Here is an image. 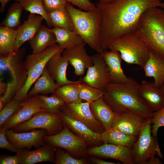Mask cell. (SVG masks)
Instances as JSON below:
<instances>
[{
  "label": "cell",
  "instance_id": "obj_2",
  "mask_svg": "<svg viewBox=\"0 0 164 164\" xmlns=\"http://www.w3.org/2000/svg\"><path fill=\"white\" fill-rule=\"evenodd\" d=\"M139 85L132 78L124 84L110 82L104 88L103 99L113 111L119 114L129 113L145 118H152L154 112L141 97Z\"/></svg>",
  "mask_w": 164,
  "mask_h": 164
},
{
  "label": "cell",
  "instance_id": "obj_5",
  "mask_svg": "<svg viewBox=\"0 0 164 164\" xmlns=\"http://www.w3.org/2000/svg\"><path fill=\"white\" fill-rule=\"evenodd\" d=\"M108 48L119 52L126 63L143 68L149 57L151 49L135 32L127 33L112 41Z\"/></svg>",
  "mask_w": 164,
  "mask_h": 164
},
{
  "label": "cell",
  "instance_id": "obj_16",
  "mask_svg": "<svg viewBox=\"0 0 164 164\" xmlns=\"http://www.w3.org/2000/svg\"><path fill=\"white\" fill-rule=\"evenodd\" d=\"M45 130L34 129L31 132H15L12 129L6 131L9 140L18 149L36 147L43 143Z\"/></svg>",
  "mask_w": 164,
  "mask_h": 164
},
{
  "label": "cell",
  "instance_id": "obj_42",
  "mask_svg": "<svg viewBox=\"0 0 164 164\" xmlns=\"http://www.w3.org/2000/svg\"><path fill=\"white\" fill-rule=\"evenodd\" d=\"M45 8L48 13L55 9L64 7L65 0H42Z\"/></svg>",
  "mask_w": 164,
  "mask_h": 164
},
{
  "label": "cell",
  "instance_id": "obj_31",
  "mask_svg": "<svg viewBox=\"0 0 164 164\" xmlns=\"http://www.w3.org/2000/svg\"><path fill=\"white\" fill-rule=\"evenodd\" d=\"M81 80L75 83L66 84L59 87L54 94L61 98L66 104L78 103L83 100L79 97L78 84Z\"/></svg>",
  "mask_w": 164,
  "mask_h": 164
},
{
  "label": "cell",
  "instance_id": "obj_4",
  "mask_svg": "<svg viewBox=\"0 0 164 164\" xmlns=\"http://www.w3.org/2000/svg\"><path fill=\"white\" fill-rule=\"evenodd\" d=\"M135 34L164 60V10L158 7L147 9L142 15Z\"/></svg>",
  "mask_w": 164,
  "mask_h": 164
},
{
  "label": "cell",
  "instance_id": "obj_29",
  "mask_svg": "<svg viewBox=\"0 0 164 164\" xmlns=\"http://www.w3.org/2000/svg\"><path fill=\"white\" fill-rule=\"evenodd\" d=\"M102 140L105 143L132 147L138 137L126 134L112 127L101 134Z\"/></svg>",
  "mask_w": 164,
  "mask_h": 164
},
{
  "label": "cell",
  "instance_id": "obj_11",
  "mask_svg": "<svg viewBox=\"0 0 164 164\" xmlns=\"http://www.w3.org/2000/svg\"><path fill=\"white\" fill-rule=\"evenodd\" d=\"M60 109L63 113L83 123L94 132L101 134L105 130L93 115L89 102L66 104Z\"/></svg>",
  "mask_w": 164,
  "mask_h": 164
},
{
  "label": "cell",
  "instance_id": "obj_36",
  "mask_svg": "<svg viewBox=\"0 0 164 164\" xmlns=\"http://www.w3.org/2000/svg\"><path fill=\"white\" fill-rule=\"evenodd\" d=\"M48 96L39 95L43 103V109L46 112L52 114H58L61 107L66 104L60 97L54 94Z\"/></svg>",
  "mask_w": 164,
  "mask_h": 164
},
{
  "label": "cell",
  "instance_id": "obj_24",
  "mask_svg": "<svg viewBox=\"0 0 164 164\" xmlns=\"http://www.w3.org/2000/svg\"><path fill=\"white\" fill-rule=\"evenodd\" d=\"M143 69L145 76L154 78V84L160 87L164 83V60L151 49L149 57Z\"/></svg>",
  "mask_w": 164,
  "mask_h": 164
},
{
  "label": "cell",
  "instance_id": "obj_25",
  "mask_svg": "<svg viewBox=\"0 0 164 164\" xmlns=\"http://www.w3.org/2000/svg\"><path fill=\"white\" fill-rule=\"evenodd\" d=\"M91 111L105 130L112 127L113 123L119 114L114 112L105 103L103 97L90 103Z\"/></svg>",
  "mask_w": 164,
  "mask_h": 164
},
{
  "label": "cell",
  "instance_id": "obj_17",
  "mask_svg": "<svg viewBox=\"0 0 164 164\" xmlns=\"http://www.w3.org/2000/svg\"><path fill=\"white\" fill-rule=\"evenodd\" d=\"M100 54L108 67L110 82L124 84L129 82L132 78L127 77L121 67L122 59L120 53L114 50L103 51Z\"/></svg>",
  "mask_w": 164,
  "mask_h": 164
},
{
  "label": "cell",
  "instance_id": "obj_14",
  "mask_svg": "<svg viewBox=\"0 0 164 164\" xmlns=\"http://www.w3.org/2000/svg\"><path fill=\"white\" fill-rule=\"evenodd\" d=\"M91 155L114 159L124 164H134L132 147L106 143L88 150Z\"/></svg>",
  "mask_w": 164,
  "mask_h": 164
},
{
  "label": "cell",
  "instance_id": "obj_47",
  "mask_svg": "<svg viewBox=\"0 0 164 164\" xmlns=\"http://www.w3.org/2000/svg\"><path fill=\"white\" fill-rule=\"evenodd\" d=\"M114 0H98V3L97 4L98 5H102L109 3Z\"/></svg>",
  "mask_w": 164,
  "mask_h": 164
},
{
  "label": "cell",
  "instance_id": "obj_8",
  "mask_svg": "<svg viewBox=\"0 0 164 164\" xmlns=\"http://www.w3.org/2000/svg\"><path fill=\"white\" fill-rule=\"evenodd\" d=\"M26 52L23 47L12 53L0 54V75L6 73L10 76L16 92L23 87L27 78L24 59Z\"/></svg>",
  "mask_w": 164,
  "mask_h": 164
},
{
  "label": "cell",
  "instance_id": "obj_37",
  "mask_svg": "<svg viewBox=\"0 0 164 164\" xmlns=\"http://www.w3.org/2000/svg\"><path fill=\"white\" fill-rule=\"evenodd\" d=\"M21 102L13 98L8 102L0 110V125L2 126L5 122L19 109Z\"/></svg>",
  "mask_w": 164,
  "mask_h": 164
},
{
  "label": "cell",
  "instance_id": "obj_19",
  "mask_svg": "<svg viewBox=\"0 0 164 164\" xmlns=\"http://www.w3.org/2000/svg\"><path fill=\"white\" fill-rule=\"evenodd\" d=\"M138 91L142 99L153 112L164 107V95L154 82L142 80L139 84Z\"/></svg>",
  "mask_w": 164,
  "mask_h": 164
},
{
  "label": "cell",
  "instance_id": "obj_1",
  "mask_svg": "<svg viewBox=\"0 0 164 164\" xmlns=\"http://www.w3.org/2000/svg\"><path fill=\"white\" fill-rule=\"evenodd\" d=\"M102 20L100 43L103 51L110 43L124 34L135 32L145 11L151 7L164 8L160 0H114L98 5Z\"/></svg>",
  "mask_w": 164,
  "mask_h": 164
},
{
  "label": "cell",
  "instance_id": "obj_23",
  "mask_svg": "<svg viewBox=\"0 0 164 164\" xmlns=\"http://www.w3.org/2000/svg\"><path fill=\"white\" fill-rule=\"evenodd\" d=\"M16 153L19 164H34L41 162H52L54 159L53 151L48 145L32 151L18 149Z\"/></svg>",
  "mask_w": 164,
  "mask_h": 164
},
{
  "label": "cell",
  "instance_id": "obj_12",
  "mask_svg": "<svg viewBox=\"0 0 164 164\" xmlns=\"http://www.w3.org/2000/svg\"><path fill=\"white\" fill-rule=\"evenodd\" d=\"M43 101L39 95L28 97L21 102L20 107L2 126L6 130L14 128L30 119L40 111H46L43 108Z\"/></svg>",
  "mask_w": 164,
  "mask_h": 164
},
{
  "label": "cell",
  "instance_id": "obj_15",
  "mask_svg": "<svg viewBox=\"0 0 164 164\" xmlns=\"http://www.w3.org/2000/svg\"><path fill=\"white\" fill-rule=\"evenodd\" d=\"M86 43H82L73 47L64 50L62 55L66 58L74 69L77 76L83 75L86 69L93 64L92 56L87 53Z\"/></svg>",
  "mask_w": 164,
  "mask_h": 164
},
{
  "label": "cell",
  "instance_id": "obj_3",
  "mask_svg": "<svg viewBox=\"0 0 164 164\" xmlns=\"http://www.w3.org/2000/svg\"><path fill=\"white\" fill-rule=\"evenodd\" d=\"M65 7L72 20L74 32L91 48L101 53L103 51L100 43L102 17L99 9L97 7L92 11H83L68 2Z\"/></svg>",
  "mask_w": 164,
  "mask_h": 164
},
{
  "label": "cell",
  "instance_id": "obj_32",
  "mask_svg": "<svg viewBox=\"0 0 164 164\" xmlns=\"http://www.w3.org/2000/svg\"><path fill=\"white\" fill-rule=\"evenodd\" d=\"M53 27L64 28L75 31L72 20L65 7L48 13Z\"/></svg>",
  "mask_w": 164,
  "mask_h": 164
},
{
  "label": "cell",
  "instance_id": "obj_30",
  "mask_svg": "<svg viewBox=\"0 0 164 164\" xmlns=\"http://www.w3.org/2000/svg\"><path fill=\"white\" fill-rule=\"evenodd\" d=\"M17 37L16 29L0 26V54L15 51Z\"/></svg>",
  "mask_w": 164,
  "mask_h": 164
},
{
  "label": "cell",
  "instance_id": "obj_34",
  "mask_svg": "<svg viewBox=\"0 0 164 164\" xmlns=\"http://www.w3.org/2000/svg\"><path fill=\"white\" fill-rule=\"evenodd\" d=\"M23 10L18 2L14 3L9 7L1 26L13 29L18 27L20 26V17Z\"/></svg>",
  "mask_w": 164,
  "mask_h": 164
},
{
  "label": "cell",
  "instance_id": "obj_28",
  "mask_svg": "<svg viewBox=\"0 0 164 164\" xmlns=\"http://www.w3.org/2000/svg\"><path fill=\"white\" fill-rule=\"evenodd\" d=\"M51 30L55 36L56 43L63 50L84 43L80 35L68 29L54 27Z\"/></svg>",
  "mask_w": 164,
  "mask_h": 164
},
{
  "label": "cell",
  "instance_id": "obj_13",
  "mask_svg": "<svg viewBox=\"0 0 164 164\" xmlns=\"http://www.w3.org/2000/svg\"><path fill=\"white\" fill-rule=\"evenodd\" d=\"M93 65L87 69L82 82L104 91L106 85L110 82L107 65L100 54L92 56Z\"/></svg>",
  "mask_w": 164,
  "mask_h": 164
},
{
  "label": "cell",
  "instance_id": "obj_40",
  "mask_svg": "<svg viewBox=\"0 0 164 164\" xmlns=\"http://www.w3.org/2000/svg\"><path fill=\"white\" fill-rule=\"evenodd\" d=\"M6 129L1 127L0 129V148L16 152L18 149L9 140L6 134Z\"/></svg>",
  "mask_w": 164,
  "mask_h": 164
},
{
  "label": "cell",
  "instance_id": "obj_20",
  "mask_svg": "<svg viewBox=\"0 0 164 164\" xmlns=\"http://www.w3.org/2000/svg\"><path fill=\"white\" fill-rule=\"evenodd\" d=\"M43 19L39 15L30 13L28 19L18 27L15 51L19 49L25 42L29 41L34 36L42 25Z\"/></svg>",
  "mask_w": 164,
  "mask_h": 164
},
{
  "label": "cell",
  "instance_id": "obj_27",
  "mask_svg": "<svg viewBox=\"0 0 164 164\" xmlns=\"http://www.w3.org/2000/svg\"><path fill=\"white\" fill-rule=\"evenodd\" d=\"M59 87L45 67L42 73L29 90L27 97L41 94H54Z\"/></svg>",
  "mask_w": 164,
  "mask_h": 164
},
{
  "label": "cell",
  "instance_id": "obj_9",
  "mask_svg": "<svg viewBox=\"0 0 164 164\" xmlns=\"http://www.w3.org/2000/svg\"><path fill=\"white\" fill-rule=\"evenodd\" d=\"M58 114L46 111L39 112L30 119L14 128L16 132H26L36 129L45 130L50 135H54L59 129L62 120Z\"/></svg>",
  "mask_w": 164,
  "mask_h": 164
},
{
  "label": "cell",
  "instance_id": "obj_45",
  "mask_svg": "<svg viewBox=\"0 0 164 164\" xmlns=\"http://www.w3.org/2000/svg\"><path fill=\"white\" fill-rule=\"evenodd\" d=\"M162 163L160 159L155 156L151 158L145 163V164H162Z\"/></svg>",
  "mask_w": 164,
  "mask_h": 164
},
{
  "label": "cell",
  "instance_id": "obj_48",
  "mask_svg": "<svg viewBox=\"0 0 164 164\" xmlns=\"http://www.w3.org/2000/svg\"><path fill=\"white\" fill-rule=\"evenodd\" d=\"M159 88L162 92L164 95V83Z\"/></svg>",
  "mask_w": 164,
  "mask_h": 164
},
{
  "label": "cell",
  "instance_id": "obj_21",
  "mask_svg": "<svg viewBox=\"0 0 164 164\" xmlns=\"http://www.w3.org/2000/svg\"><path fill=\"white\" fill-rule=\"evenodd\" d=\"M145 118L129 113L119 114L112 127L124 133L138 137Z\"/></svg>",
  "mask_w": 164,
  "mask_h": 164
},
{
  "label": "cell",
  "instance_id": "obj_18",
  "mask_svg": "<svg viewBox=\"0 0 164 164\" xmlns=\"http://www.w3.org/2000/svg\"><path fill=\"white\" fill-rule=\"evenodd\" d=\"M63 52L53 55L47 62L45 67L58 87L77 82L69 80L67 76V70L69 62L62 55Z\"/></svg>",
  "mask_w": 164,
  "mask_h": 164
},
{
  "label": "cell",
  "instance_id": "obj_43",
  "mask_svg": "<svg viewBox=\"0 0 164 164\" xmlns=\"http://www.w3.org/2000/svg\"><path fill=\"white\" fill-rule=\"evenodd\" d=\"M19 163L17 156L2 155L0 157L1 164H18Z\"/></svg>",
  "mask_w": 164,
  "mask_h": 164
},
{
  "label": "cell",
  "instance_id": "obj_46",
  "mask_svg": "<svg viewBox=\"0 0 164 164\" xmlns=\"http://www.w3.org/2000/svg\"><path fill=\"white\" fill-rule=\"evenodd\" d=\"M10 0H0L1 3V12H2L4 11L6 5ZM17 0H16V1Z\"/></svg>",
  "mask_w": 164,
  "mask_h": 164
},
{
  "label": "cell",
  "instance_id": "obj_38",
  "mask_svg": "<svg viewBox=\"0 0 164 164\" xmlns=\"http://www.w3.org/2000/svg\"><path fill=\"white\" fill-rule=\"evenodd\" d=\"M55 163L57 164H84L85 161L81 159H76L69 154L60 149L56 151Z\"/></svg>",
  "mask_w": 164,
  "mask_h": 164
},
{
  "label": "cell",
  "instance_id": "obj_10",
  "mask_svg": "<svg viewBox=\"0 0 164 164\" xmlns=\"http://www.w3.org/2000/svg\"><path fill=\"white\" fill-rule=\"evenodd\" d=\"M44 140L50 145L61 148L72 154L82 155L86 148L87 143L71 132L65 125L59 133L44 136Z\"/></svg>",
  "mask_w": 164,
  "mask_h": 164
},
{
  "label": "cell",
  "instance_id": "obj_26",
  "mask_svg": "<svg viewBox=\"0 0 164 164\" xmlns=\"http://www.w3.org/2000/svg\"><path fill=\"white\" fill-rule=\"evenodd\" d=\"M32 53L42 52L56 43V38L51 29L41 25L34 36L29 41Z\"/></svg>",
  "mask_w": 164,
  "mask_h": 164
},
{
  "label": "cell",
  "instance_id": "obj_22",
  "mask_svg": "<svg viewBox=\"0 0 164 164\" xmlns=\"http://www.w3.org/2000/svg\"><path fill=\"white\" fill-rule=\"evenodd\" d=\"M65 124L86 143L94 144L102 142L101 134L94 131L83 123L62 113Z\"/></svg>",
  "mask_w": 164,
  "mask_h": 164
},
{
  "label": "cell",
  "instance_id": "obj_7",
  "mask_svg": "<svg viewBox=\"0 0 164 164\" xmlns=\"http://www.w3.org/2000/svg\"><path fill=\"white\" fill-rule=\"evenodd\" d=\"M151 121L152 118H145L137 139L132 147L134 164H145L156 155L162 158L158 140L152 133Z\"/></svg>",
  "mask_w": 164,
  "mask_h": 164
},
{
  "label": "cell",
  "instance_id": "obj_41",
  "mask_svg": "<svg viewBox=\"0 0 164 164\" xmlns=\"http://www.w3.org/2000/svg\"><path fill=\"white\" fill-rule=\"evenodd\" d=\"M67 2L76 5L81 10L91 11L97 8L96 5L90 0H65Z\"/></svg>",
  "mask_w": 164,
  "mask_h": 164
},
{
  "label": "cell",
  "instance_id": "obj_39",
  "mask_svg": "<svg viewBox=\"0 0 164 164\" xmlns=\"http://www.w3.org/2000/svg\"><path fill=\"white\" fill-rule=\"evenodd\" d=\"M152 124L151 132L153 136L157 140V134L159 128L164 126V107L154 112L151 121Z\"/></svg>",
  "mask_w": 164,
  "mask_h": 164
},
{
  "label": "cell",
  "instance_id": "obj_6",
  "mask_svg": "<svg viewBox=\"0 0 164 164\" xmlns=\"http://www.w3.org/2000/svg\"><path fill=\"white\" fill-rule=\"evenodd\" d=\"M63 50L56 43L40 53L28 55L24 60L27 77L24 86L17 92L13 99L21 102L27 98L28 93L40 77L50 58L55 54Z\"/></svg>",
  "mask_w": 164,
  "mask_h": 164
},
{
  "label": "cell",
  "instance_id": "obj_35",
  "mask_svg": "<svg viewBox=\"0 0 164 164\" xmlns=\"http://www.w3.org/2000/svg\"><path fill=\"white\" fill-rule=\"evenodd\" d=\"M80 98L89 103L102 98L104 92L81 81L78 84Z\"/></svg>",
  "mask_w": 164,
  "mask_h": 164
},
{
  "label": "cell",
  "instance_id": "obj_44",
  "mask_svg": "<svg viewBox=\"0 0 164 164\" xmlns=\"http://www.w3.org/2000/svg\"><path fill=\"white\" fill-rule=\"evenodd\" d=\"M91 160L94 163L97 164H117L119 163H116L103 160L101 159L93 158L91 159Z\"/></svg>",
  "mask_w": 164,
  "mask_h": 164
},
{
  "label": "cell",
  "instance_id": "obj_33",
  "mask_svg": "<svg viewBox=\"0 0 164 164\" xmlns=\"http://www.w3.org/2000/svg\"><path fill=\"white\" fill-rule=\"evenodd\" d=\"M23 10L30 13L41 16L49 27H53L48 13L46 10L42 0H18Z\"/></svg>",
  "mask_w": 164,
  "mask_h": 164
}]
</instances>
